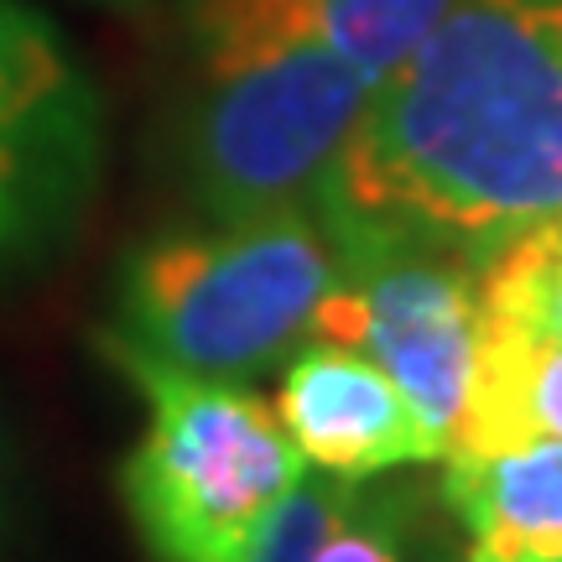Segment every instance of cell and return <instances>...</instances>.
<instances>
[{
    "label": "cell",
    "mask_w": 562,
    "mask_h": 562,
    "mask_svg": "<svg viewBox=\"0 0 562 562\" xmlns=\"http://www.w3.org/2000/svg\"><path fill=\"white\" fill-rule=\"evenodd\" d=\"M104 5H136V0H104Z\"/></svg>",
    "instance_id": "cell-15"
},
{
    "label": "cell",
    "mask_w": 562,
    "mask_h": 562,
    "mask_svg": "<svg viewBox=\"0 0 562 562\" xmlns=\"http://www.w3.org/2000/svg\"><path fill=\"white\" fill-rule=\"evenodd\" d=\"M360 480H334V474H302L261 521V531L250 537V552L245 562H313L318 558V542L328 537V526L344 516V505L355 495Z\"/></svg>",
    "instance_id": "cell-12"
},
{
    "label": "cell",
    "mask_w": 562,
    "mask_h": 562,
    "mask_svg": "<svg viewBox=\"0 0 562 562\" xmlns=\"http://www.w3.org/2000/svg\"><path fill=\"white\" fill-rule=\"evenodd\" d=\"M526 438H562V344L484 323L474 391L442 459Z\"/></svg>",
    "instance_id": "cell-9"
},
{
    "label": "cell",
    "mask_w": 562,
    "mask_h": 562,
    "mask_svg": "<svg viewBox=\"0 0 562 562\" xmlns=\"http://www.w3.org/2000/svg\"><path fill=\"white\" fill-rule=\"evenodd\" d=\"M484 323L562 344V229L526 235L480 261Z\"/></svg>",
    "instance_id": "cell-10"
},
{
    "label": "cell",
    "mask_w": 562,
    "mask_h": 562,
    "mask_svg": "<svg viewBox=\"0 0 562 562\" xmlns=\"http://www.w3.org/2000/svg\"><path fill=\"white\" fill-rule=\"evenodd\" d=\"M328 235L463 261L562 229V0H453L323 172Z\"/></svg>",
    "instance_id": "cell-1"
},
{
    "label": "cell",
    "mask_w": 562,
    "mask_h": 562,
    "mask_svg": "<svg viewBox=\"0 0 562 562\" xmlns=\"http://www.w3.org/2000/svg\"><path fill=\"white\" fill-rule=\"evenodd\" d=\"M104 178V100L83 58L26 0H0V281L79 235Z\"/></svg>",
    "instance_id": "cell-5"
},
{
    "label": "cell",
    "mask_w": 562,
    "mask_h": 562,
    "mask_svg": "<svg viewBox=\"0 0 562 562\" xmlns=\"http://www.w3.org/2000/svg\"><path fill=\"white\" fill-rule=\"evenodd\" d=\"M188 37L182 167L203 220L313 203L370 79L328 42L323 0H178Z\"/></svg>",
    "instance_id": "cell-2"
},
{
    "label": "cell",
    "mask_w": 562,
    "mask_h": 562,
    "mask_svg": "<svg viewBox=\"0 0 562 562\" xmlns=\"http://www.w3.org/2000/svg\"><path fill=\"white\" fill-rule=\"evenodd\" d=\"M271 412L302 463L334 480H381L391 469L442 463V438L406 402L402 385L344 344H302L281 364Z\"/></svg>",
    "instance_id": "cell-7"
},
{
    "label": "cell",
    "mask_w": 562,
    "mask_h": 562,
    "mask_svg": "<svg viewBox=\"0 0 562 562\" xmlns=\"http://www.w3.org/2000/svg\"><path fill=\"white\" fill-rule=\"evenodd\" d=\"M328 245L334 281L313 313V339L381 364L448 453L480 370V266L381 235H328Z\"/></svg>",
    "instance_id": "cell-6"
},
{
    "label": "cell",
    "mask_w": 562,
    "mask_h": 562,
    "mask_svg": "<svg viewBox=\"0 0 562 562\" xmlns=\"http://www.w3.org/2000/svg\"><path fill=\"white\" fill-rule=\"evenodd\" d=\"M11 542H16V484H11V453L0 432V562L11 558Z\"/></svg>",
    "instance_id": "cell-14"
},
{
    "label": "cell",
    "mask_w": 562,
    "mask_h": 562,
    "mask_svg": "<svg viewBox=\"0 0 562 562\" xmlns=\"http://www.w3.org/2000/svg\"><path fill=\"white\" fill-rule=\"evenodd\" d=\"M328 281L334 245L313 203L203 220L125 256L104 339L188 375L256 381L313 339Z\"/></svg>",
    "instance_id": "cell-3"
},
{
    "label": "cell",
    "mask_w": 562,
    "mask_h": 562,
    "mask_svg": "<svg viewBox=\"0 0 562 562\" xmlns=\"http://www.w3.org/2000/svg\"><path fill=\"white\" fill-rule=\"evenodd\" d=\"M459 562H562V438L442 459Z\"/></svg>",
    "instance_id": "cell-8"
},
{
    "label": "cell",
    "mask_w": 562,
    "mask_h": 562,
    "mask_svg": "<svg viewBox=\"0 0 562 562\" xmlns=\"http://www.w3.org/2000/svg\"><path fill=\"white\" fill-rule=\"evenodd\" d=\"M448 5L453 0H323V26L328 42L370 79V89H381Z\"/></svg>",
    "instance_id": "cell-11"
},
{
    "label": "cell",
    "mask_w": 562,
    "mask_h": 562,
    "mask_svg": "<svg viewBox=\"0 0 562 562\" xmlns=\"http://www.w3.org/2000/svg\"><path fill=\"white\" fill-rule=\"evenodd\" d=\"M140 391L146 427L121 495L151 562H245L271 505L307 474L277 412L245 381H209L100 339Z\"/></svg>",
    "instance_id": "cell-4"
},
{
    "label": "cell",
    "mask_w": 562,
    "mask_h": 562,
    "mask_svg": "<svg viewBox=\"0 0 562 562\" xmlns=\"http://www.w3.org/2000/svg\"><path fill=\"white\" fill-rule=\"evenodd\" d=\"M313 562H406V501L375 495L360 480Z\"/></svg>",
    "instance_id": "cell-13"
}]
</instances>
